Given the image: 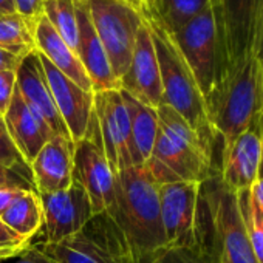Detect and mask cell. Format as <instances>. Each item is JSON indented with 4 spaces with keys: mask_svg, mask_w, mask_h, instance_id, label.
<instances>
[{
    "mask_svg": "<svg viewBox=\"0 0 263 263\" xmlns=\"http://www.w3.org/2000/svg\"><path fill=\"white\" fill-rule=\"evenodd\" d=\"M34 44L36 50L45 56L53 67L70 78L84 90H91V82L85 73L78 54L68 47V44L58 34L53 25L42 14L34 25Z\"/></svg>",
    "mask_w": 263,
    "mask_h": 263,
    "instance_id": "ffe728a7",
    "label": "cell"
},
{
    "mask_svg": "<svg viewBox=\"0 0 263 263\" xmlns=\"http://www.w3.org/2000/svg\"><path fill=\"white\" fill-rule=\"evenodd\" d=\"M241 221L258 263H263V214L255 208L249 189L235 192Z\"/></svg>",
    "mask_w": 263,
    "mask_h": 263,
    "instance_id": "484cf974",
    "label": "cell"
},
{
    "mask_svg": "<svg viewBox=\"0 0 263 263\" xmlns=\"http://www.w3.org/2000/svg\"><path fill=\"white\" fill-rule=\"evenodd\" d=\"M21 189H2L0 191V215H2L10 206L11 203L21 195Z\"/></svg>",
    "mask_w": 263,
    "mask_h": 263,
    "instance_id": "e575fe53",
    "label": "cell"
},
{
    "mask_svg": "<svg viewBox=\"0 0 263 263\" xmlns=\"http://www.w3.org/2000/svg\"><path fill=\"white\" fill-rule=\"evenodd\" d=\"M215 137L229 144L263 110L261 64L254 56L228 70L206 101Z\"/></svg>",
    "mask_w": 263,
    "mask_h": 263,
    "instance_id": "3957f363",
    "label": "cell"
},
{
    "mask_svg": "<svg viewBox=\"0 0 263 263\" xmlns=\"http://www.w3.org/2000/svg\"><path fill=\"white\" fill-rule=\"evenodd\" d=\"M124 2H127V4H130V5H134L137 10H138L140 5H141V0H124Z\"/></svg>",
    "mask_w": 263,
    "mask_h": 263,
    "instance_id": "f35d334b",
    "label": "cell"
},
{
    "mask_svg": "<svg viewBox=\"0 0 263 263\" xmlns=\"http://www.w3.org/2000/svg\"><path fill=\"white\" fill-rule=\"evenodd\" d=\"M21 62V58L7 53L4 50H0V71H5V70H16L17 65Z\"/></svg>",
    "mask_w": 263,
    "mask_h": 263,
    "instance_id": "d590c367",
    "label": "cell"
},
{
    "mask_svg": "<svg viewBox=\"0 0 263 263\" xmlns=\"http://www.w3.org/2000/svg\"><path fill=\"white\" fill-rule=\"evenodd\" d=\"M0 14H2V16L16 14L14 0H0Z\"/></svg>",
    "mask_w": 263,
    "mask_h": 263,
    "instance_id": "74e56055",
    "label": "cell"
},
{
    "mask_svg": "<svg viewBox=\"0 0 263 263\" xmlns=\"http://www.w3.org/2000/svg\"><path fill=\"white\" fill-rule=\"evenodd\" d=\"M4 122L17 151L30 166L44 144L54 137L50 127L22 99L17 87L4 115Z\"/></svg>",
    "mask_w": 263,
    "mask_h": 263,
    "instance_id": "d6986e66",
    "label": "cell"
},
{
    "mask_svg": "<svg viewBox=\"0 0 263 263\" xmlns=\"http://www.w3.org/2000/svg\"><path fill=\"white\" fill-rule=\"evenodd\" d=\"M0 16H2V14H0Z\"/></svg>",
    "mask_w": 263,
    "mask_h": 263,
    "instance_id": "ee69618b",
    "label": "cell"
},
{
    "mask_svg": "<svg viewBox=\"0 0 263 263\" xmlns=\"http://www.w3.org/2000/svg\"><path fill=\"white\" fill-rule=\"evenodd\" d=\"M119 90L134 96L140 102L157 108L163 99L160 65L152 41L151 28L143 19L138 30L134 54L125 74L119 79Z\"/></svg>",
    "mask_w": 263,
    "mask_h": 263,
    "instance_id": "5bb4252c",
    "label": "cell"
},
{
    "mask_svg": "<svg viewBox=\"0 0 263 263\" xmlns=\"http://www.w3.org/2000/svg\"><path fill=\"white\" fill-rule=\"evenodd\" d=\"M74 143L54 135L39 151L31 163L37 194L64 191L73 183Z\"/></svg>",
    "mask_w": 263,
    "mask_h": 263,
    "instance_id": "ac0fdd59",
    "label": "cell"
},
{
    "mask_svg": "<svg viewBox=\"0 0 263 263\" xmlns=\"http://www.w3.org/2000/svg\"><path fill=\"white\" fill-rule=\"evenodd\" d=\"M249 192H251V198L255 208L263 214V174H258L254 184L249 187Z\"/></svg>",
    "mask_w": 263,
    "mask_h": 263,
    "instance_id": "836d02e7",
    "label": "cell"
},
{
    "mask_svg": "<svg viewBox=\"0 0 263 263\" xmlns=\"http://www.w3.org/2000/svg\"><path fill=\"white\" fill-rule=\"evenodd\" d=\"M209 7L211 0H141L138 11L172 34Z\"/></svg>",
    "mask_w": 263,
    "mask_h": 263,
    "instance_id": "7402d4cb",
    "label": "cell"
},
{
    "mask_svg": "<svg viewBox=\"0 0 263 263\" xmlns=\"http://www.w3.org/2000/svg\"><path fill=\"white\" fill-rule=\"evenodd\" d=\"M31 243L22 240L13 229H10L4 220L0 218V254L7 255L8 258L17 257L22 254Z\"/></svg>",
    "mask_w": 263,
    "mask_h": 263,
    "instance_id": "f1b7e54d",
    "label": "cell"
},
{
    "mask_svg": "<svg viewBox=\"0 0 263 263\" xmlns=\"http://www.w3.org/2000/svg\"><path fill=\"white\" fill-rule=\"evenodd\" d=\"M76 16L79 28L78 58L90 78L93 93L105 90H119V82L113 74L107 53L93 27L88 8L84 0H76Z\"/></svg>",
    "mask_w": 263,
    "mask_h": 263,
    "instance_id": "e0dca14e",
    "label": "cell"
},
{
    "mask_svg": "<svg viewBox=\"0 0 263 263\" xmlns=\"http://www.w3.org/2000/svg\"><path fill=\"white\" fill-rule=\"evenodd\" d=\"M2 189H21V191H36V186L16 172L11 167L0 164V191ZM37 192V191H36Z\"/></svg>",
    "mask_w": 263,
    "mask_h": 263,
    "instance_id": "f546056e",
    "label": "cell"
},
{
    "mask_svg": "<svg viewBox=\"0 0 263 263\" xmlns=\"http://www.w3.org/2000/svg\"><path fill=\"white\" fill-rule=\"evenodd\" d=\"M158 134L149 161L144 164L154 181L161 184L191 181L204 183L214 177V146L166 104L157 107Z\"/></svg>",
    "mask_w": 263,
    "mask_h": 263,
    "instance_id": "7a4b0ae2",
    "label": "cell"
},
{
    "mask_svg": "<svg viewBox=\"0 0 263 263\" xmlns=\"http://www.w3.org/2000/svg\"><path fill=\"white\" fill-rule=\"evenodd\" d=\"M53 263H54V261H53Z\"/></svg>",
    "mask_w": 263,
    "mask_h": 263,
    "instance_id": "f6af8a7d",
    "label": "cell"
},
{
    "mask_svg": "<svg viewBox=\"0 0 263 263\" xmlns=\"http://www.w3.org/2000/svg\"><path fill=\"white\" fill-rule=\"evenodd\" d=\"M13 263H53V260L48 258L44 252H41L36 245H30L22 254L17 255Z\"/></svg>",
    "mask_w": 263,
    "mask_h": 263,
    "instance_id": "d6a6232c",
    "label": "cell"
},
{
    "mask_svg": "<svg viewBox=\"0 0 263 263\" xmlns=\"http://www.w3.org/2000/svg\"><path fill=\"white\" fill-rule=\"evenodd\" d=\"M39 58L58 111L68 128L71 141L78 143L85 137L90 119L93 116L95 93L91 90H84L82 87H79L56 67H53L51 62L41 53Z\"/></svg>",
    "mask_w": 263,
    "mask_h": 263,
    "instance_id": "9a60e30c",
    "label": "cell"
},
{
    "mask_svg": "<svg viewBox=\"0 0 263 263\" xmlns=\"http://www.w3.org/2000/svg\"><path fill=\"white\" fill-rule=\"evenodd\" d=\"M105 214L124 234L135 263H152L167 248L158 184L144 166H132L116 175L115 204Z\"/></svg>",
    "mask_w": 263,
    "mask_h": 263,
    "instance_id": "6da1fadb",
    "label": "cell"
},
{
    "mask_svg": "<svg viewBox=\"0 0 263 263\" xmlns=\"http://www.w3.org/2000/svg\"><path fill=\"white\" fill-rule=\"evenodd\" d=\"M44 2L45 0H14L16 14L36 25L39 17L44 14Z\"/></svg>",
    "mask_w": 263,
    "mask_h": 263,
    "instance_id": "1f68e13d",
    "label": "cell"
},
{
    "mask_svg": "<svg viewBox=\"0 0 263 263\" xmlns=\"http://www.w3.org/2000/svg\"><path fill=\"white\" fill-rule=\"evenodd\" d=\"M261 101H263V64H261Z\"/></svg>",
    "mask_w": 263,
    "mask_h": 263,
    "instance_id": "ab89813d",
    "label": "cell"
},
{
    "mask_svg": "<svg viewBox=\"0 0 263 263\" xmlns=\"http://www.w3.org/2000/svg\"><path fill=\"white\" fill-rule=\"evenodd\" d=\"M263 155V110L251 121L246 130L221 151L220 181L232 191L249 189L258 177Z\"/></svg>",
    "mask_w": 263,
    "mask_h": 263,
    "instance_id": "4fadbf2b",
    "label": "cell"
},
{
    "mask_svg": "<svg viewBox=\"0 0 263 263\" xmlns=\"http://www.w3.org/2000/svg\"><path fill=\"white\" fill-rule=\"evenodd\" d=\"M130 118V135L134 144V164L144 166L154 151L158 134L157 108L149 107L128 93L119 90Z\"/></svg>",
    "mask_w": 263,
    "mask_h": 263,
    "instance_id": "44dd1931",
    "label": "cell"
},
{
    "mask_svg": "<svg viewBox=\"0 0 263 263\" xmlns=\"http://www.w3.org/2000/svg\"><path fill=\"white\" fill-rule=\"evenodd\" d=\"M211 8L221 47L220 81L228 70L255 54L263 0H211Z\"/></svg>",
    "mask_w": 263,
    "mask_h": 263,
    "instance_id": "52a82bcc",
    "label": "cell"
},
{
    "mask_svg": "<svg viewBox=\"0 0 263 263\" xmlns=\"http://www.w3.org/2000/svg\"><path fill=\"white\" fill-rule=\"evenodd\" d=\"M8 257L7 255H4V254H0V261H4V260H7Z\"/></svg>",
    "mask_w": 263,
    "mask_h": 263,
    "instance_id": "b9f144b4",
    "label": "cell"
},
{
    "mask_svg": "<svg viewBox=\"0 0 263 263\" xmlns=\"http://www.w3.org/2000/svg\"><path fill=\"white\" fill-rule=\"evenodd\" d=\"M0 118H2V115H0Z\"/></svg>",
    "mask_w": 263,
    "mask_h": 263,
    "instance_id": "7bdbcfd3",
    "label": "cell"
},
{
    "mask_svg": "<svg viewBox=\"0 0 263 263\" xmlns=\"http://www.w3.org/2000/svg\"><path fill=\"white\" fill-rule=\"evenodd\" d=\"M258 174H263V155H261V164H260V171Z\"/></svg>",
    "mask_w": 263,
    "mask_h": 263,
    "instance_id": "60d3db41",
    "label": "cell"
},
{
    "mask_svg": "<svg viewBox=\"0 0 263 263\" xmlns=\"http://www.w3.org/2000/svg\"><path fill=\"white\" fill-rule=\"evenodd\" d=\"M39 197L44 211L42 243H59L82 231L93 218L90 198L76 181L64 191L39 194Z\"/></svg>",
    "mask_w": 263,
    "mask_h": 263,
    "instance_id": "7c38bea8",
    "label": "cell"
},
{
    "mask_svg": "<svg viewBox=\"0 0 263 263\" xmlns=\"http://www.w3.org/2000/svg\"><path fill=\"white\" fill-rule=\"evenodd\" d=\"M151 28L163 85L161 104L174 108L209 144L217 140L211 127L204 98L171 34L157 22L143 17Z\"/></svg>",
    "mask_w": 263,
    "mask_h": 263,
    "instance_id": "277c9868",
    "label": "cell"
},
{
    "mask_svg": "<svg viewBox=\"0 0 263 263\" xmlns=\"http://www.w3.org/2000/svg\"><path fill=\"white\" fill-rule=\"evenodd\" d=\"M255 58L258 59L260 64H263V11H261L260 24H258V33H257V42H255Z\"/></svg>",
    "mask_w": 263,
    "mask_h": 263,
    "instance_id": "8d00e7d4",
    "label": "cell"
},
{
    "mask_svg": "<svg viewBox=\"0 0 263 263\" xmlns=\"http://www.w3.org/2000/svg\"><path fill=\"white\" fill-rule=\"evenodd\" d=\"M16 88V70L0 71V115H5Z\"/></svg>",
    "mask_w": 263,
    "mask_h": 263,
    "instance_id": "4dcf8cb0",
    "label": "cell"
},
{
    "mask_svg": "<svg viewBox=\"0 0 263 263\" xmlns=\"http://www.w3.org/2000/svg\"><path fill=\"white\" fill-rule=\"evenodd\" d=\"M44 16L53 25L58 34L68 44V47L76 53L79 41L76 0H45Z\"/></svg>",
    "mask_w": 263,
    "mask_h": 263,
    "instance_id": "d4e9b609",
    "label": "cell"
},
{
    "mask_svg": "<svg viewBox=\"0 0 263 263\" xmlns=\"http://www.w3.org/2000/svg\"><path fill=\"white\" fill-rule=\"evenodd\" d=\"M0 50L21 59L34 51V24L19 14L0 16Z\"/></svg>",
    "mask_w": 263,
    "mask_h": 263,
    "instance_id": "cb8c5ba5",
    "label": "cell"
},
{
    "mask_svg": "<svg viewBox=\"0 0 263 263\" xmlns=\"http://www.w3.org/2000/svg\"><path fill=\"white\" fill-rule=\"evenodd\" d=\"M36 248L54 263H135L132 249L108 214L93 215L78 234L53 245Z\"/></svg>",
    "mask_w": 263,
    "mask_h": 263,
    "instance_id": "5b68a950",
    "label": "cell"
},
{
    "mask_svg": "<svg viewBox=\"0 0 263 263\" xmlns=\"http://www.w3.org/2000/svg\"><path fill=\"white\" fill-rule=\"evenodd\" d=\"M201 183L177 181L158 186L160 211L167 246L194 248L197 243V211Z\"/></svg>",
    "mask_w": 263,
    "mask_h": 263,
    "instance_id": "8fae6325",
    "label": "cell"
},
{
    "mask_svg": "<svg viewBox=\"0 0 263 263\" xmlns=\"http://www.w3.org/2000/svg\"><path fill=\"white\" fill-rule=\"evenodd\" d=\"M0 164L14 169L16 172H19L22 177H25L27 180H30L34 184L31 166L25 161V158L17 151L14 141L11 140L8 130H7L4 118H0Z\"/></svg>",
    "mask_w": 263,
    "mask_h": 263,
    "instance_id": "4316f807",
    "label": "cell"
},
{
    "mask_svg": "<svg viewBox=\"0 0 263 263\" xmlns=\"http://www.w3.org/2000/svg\"><path fill=\"white\" fill-rule=\"evenodd\" d=\"M16 87L27 105L50 127L54 135L71 141L68 128L54 104L37 50L21 59L16 68Z\"/></svg>",
    "mask_w": 263,
    "mask_h": 263,
    "instance_id": "2e32d148",
    "label": "cell"
},
{
    "mask_svg": "<svg viewBox=\"0 0 263 263\" xmlns=\"http://www.w3.org/2000/svg\"><path fill=\"white\" fill-rule=\"evenodd\" d=\"M93 111L99 125L101 143L115 177L134 164L130 118L119 90L95 93Z\"/></svg>",
    "mask_w": 263,
    "mask_h": 263,
    "instance_id": "30bf717a",
    "label": "cell"
},
{
    "mask_svg": "<svg viewBox=\"0 0 263 263\" xmlns=\"http://www.w3.org/2000/svg\"><path fill=\"white\" fill-rule=\"evenodd\" d=\"M152 263H211V261L200 249L167 246L158 254V257Z\"/></svg>",
    "mask_w": 263,
    "mask_h": 263,
    "instance_id": "83f0119b",
    "label": "cell"
},
{
    "mask_svg": "<svg viewBox=\"0 0 263 263\" xmlns=\"http://www.w3.org/2000/svg\"><path fill=\"white\" fill-rule=\"evenodd\" d=\"M0 218L22 240L31 243L33 237H36L44 226V211L39 194L36 191L21 192Z\"/></svg>",
    "mask_w": 263,
    "mask_h": 263,
    "instance_id": "603a6c76",
    "label": "cell"
},
{
    "mask_svg": "<svg viewBox=\"0 0 263 263\" xmlns=\"http://www.w3.org/2000/svg\"><path fill=\"white\" fill-rule=\"evenodd\" d=\"M171 37L192 71L206 102L217 85L221 67V47L212 8H206Z\"/></svg>",
    "mask_w": 263,
    "mask_h": 263,
    "instance_id": "ba28073f",
    "label": "cell"
},
{
    "mask_svg": "<svg viewBox=\"0 0 263 263\" xmlns=\"http://www.w3.org/2000/svg\"><path fill=\"white\" fill-rule=\"evenodd\" d=\"M93 27L107 53L115 78L128 70L138 30L143 25L141 13L124 0H84Z\"/></svg>",
    "mask_w": 263,
    "mask_h": 263,
    "instance_id": "8992f818",
    "label": "cell"
},
{
    "mask_svg": "<svg viewBox=\"0 0 263 263\" xmlns=\"http://www.w3.org/2000/svg\"><path fill=\"white\" fill-rule=\"evenodd\" d=\"M73 181L81 184L87 192L93 215L105 214L115 204L116 177L104 154L95 111L85 137L74 143Z\"/></svg>",
    "mask_w": 263,
    "mask_h": 263,
    "instance_id": "9c48e42d",
    "label": "cell"
}]
</instances>
